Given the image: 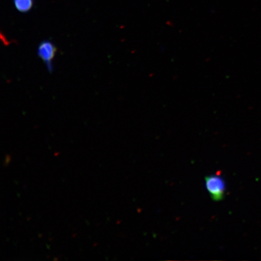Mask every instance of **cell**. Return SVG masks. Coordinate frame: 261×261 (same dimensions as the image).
Here are the masks:
<instances>
[{
	"label": "cell",
	"instance_id": "cell-1",
	"mask_svg": "<svg viewBox=\"0 0 261 261\" xmlns=\"http://www.w3.org/2000/svg\"><path fill=\"white\" fill-rule=\"evenodd\" d=\"M205 187L214 201L223 200L226 190V185L221 176L218 174L207 176L205 178Z\"/></svg>",
	"mask_w": 261,
	"mask_h": 261
},
{
	"label": "cell",
	"instance_id": "cell-2",
	"mask_svg": "<svg viewBox=\"0 0 261 261\" xmlns=\"http://www.w3.org/2000/svg\"><path fill=\"white\" fill-rule=\"evenodd\" d=\"M57 48L49 41H44L39 45L38 49V57L51 68L50 65L56 54Z\"/></svg>",
	"mask_w": 261,
	"mask_h": 261
},
{
	"label": "cell",
	"instance_id": "cell-3",
	"mask_svg": "<svg viewBox=\"0 0 261 261\" xmlns=\"http://www.w3.org/2000/svg\"><path fill=\"white\" fill-rule=\"evenodd\" d=\"M14 5L18 11L28 12L32 8L34 0H14Z\"/></svg>",
	"mask_w": 261,
	"mask_h": 261
}]
</instances>
